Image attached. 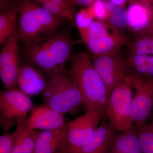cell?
I'll return each instance as SVG.
<instances>
[{
    "instance_id": "cell-1",
    "label": "cell",
    "mask_w": 153,
    "mask_h": 153,
    "mask_svg": "<svg viewBox=\"0 0 153 153\" xmlns=\"http://www.w3.org/2000/svg\"><path fill=\"white\" fill-rule=\"evenodd\" d=\"M80 43L74 38L70 26L64 25L51 36L23 45L22 52L30 64L49 75L67 69L66 63L74 47Z\"/></svg>"
},
{
    "instance_id": "cell-2",
    "label": "cell",
    "mask_w": 153,
    "mask_h": 153,
    "mask_svg": "<svg viewBox=\"0 0 153 153\" xmlns=\"http://www.w3.org/2000/svg\"><path fill=\"white\" fill-rule=\"evenodd\" d=\"M67 71L79 88L86 111L105 114L108 97L106 86L91 57L85 52L73 54Z\"/></svg>"
},
{
    "instance_id": "cell-3",
    "label": "cell",
    "mask_w": 153,
    "mask_h": 153,
    "mask_svg": "<svg viewBox=\"0 0 153 153\" xmlns=\"http://www.w3.org/2000/svg\"><path fill=\"white\" fill-rule=\"evenodd\" d=\"M17 4L20 19L18 38L23 45L55 34L67 22V19L51 13L34 1H22Z\"/></svg>"
},
{
    "instance_id": "cell-4",
    "label": "cell",
    "mask_w": 153,
    "mask_h": 153,
    "mask_svg": "<svg viewBox=\"0 0 153 153\" xmlns=\"http://www.w3.org/2000/svg\"><path fill=\"white\" fill-rule=\"evenodd\" d=\"M47 76V84L42 92L45 104L64 115L76 114L84 106L82 94L67 69Z\"/></svg>"
},
{
    "instance_id": "cell-5",
    "label": "cell",
    "mask_w": 153,
    "mask_h": 153,
    "mask_svg": "<svg viewBox=\"0 0 153 153\" xmlns=\"http://www.w3.org/2000/svg\"><path fill=\"white\" fill-rule=\"evenodd\" d=\"M133 80L127 73L110 94L105 115L111 126L117 131L125 132L134 127L131 116Z\"/></svg>"
},
{
    "instance_id": "cell-6",
    "label": "cell",
    "mask_w": 153,
    "mask_h": 153,
    "mask_svg": "<svg viewBox=\"0 0 153 153\" xmlns=\"http://www.w3.org/2000/svg\"><path fill=\"white\" fill-rule=\"evenodd\" d=\"M131 41L108 22L95 20L89 28L85 43L92 55H101L117 53Z\"/></svg>"
},
{
    "instance_id": "cell-7",
    "label": "cell",
    "mask_w": 153,
    "mask_h": 153,
    "mask_svg": "<svg viewBox=\"0 0 153 153\" xmlns=\"http://www.w3.org/2000/svg\"><path fill=\"white\" fill-rule=\"evenodd\" d=\"M33 108L29 96L19 89L5 90L0 93V126L4 133L15 125L23 122Z\"/></svg>"
},
{
    "instance_id": "cell-8",
    "label": "cell",
    "mask_w": 153,
    "mask_h": 153,
    "mask_svg": "<svg viewBox=\"0 0 153 153\" xmlns=\"http://www.w3.org/2000/svg\"><path fill=\"white\" fill-rule=\"evenodd\" d=\"M105 114L86 111L84 114L66 125L67 139L65 146L57 153H79L90 139Z\"/></svg>"
},
{
    "instance_id": "cell-9",
    "label": "cell",
    "mask_w": 153,
    "mask_h": 153,
    "mask_svg": "<svg viewBox=\"0 0 153 153\" xmlns=\"http://www.w3.org/2000/svg\"><path fill=\"white\" fill-rule=\"evenodd\" d=\"M131 72L136 90L132 100L131 116L135 127L147 124L153 106V79H145Z\"/></svg>"
},
{
    "instance_id": "cell-10",
    "label": "cell",
    "mask_w": 153,
    "mask_h": 153,
    "mask_svg": "<svg viewBox=\"0 0 153 153\" xmlns=\"http://www.w3.org/2000/svg\"><path fill=\"white\" fill-rule=\"evenodd\" d=\"M91 57L94 68L105 84L109 97L127 73L126 59L120 52L111 55H92Z\"/></svg>"
},
{
    "instance_id": "cell-11",
    "label": "cell",
    "mask_w": 153,
    "mask_h": 153,
    "mask_svg": "<svg viewBox=\"0 0 153 153\" xmlns=\"http://www.w3.org/2000/svg\"><path fill=\"white\" fill-rule=\"evenodd\" d=\"M17 30L0 52V77L7 90L18 89V75L20 68V51Z\"/></svg>"
},
{
    "instance_id": "cell-12",
    "label": "cell",
    "mask_w": 153,
    "mask_h": 153,
    "mask_svg": "<svg viewBox=\"0 0 153 153\" xmlns=\"http://www.w3.org/2000/svg\"><path fill=\"white\" fill-rule=\"evenodd\" d=\"M64 116L45 103L33 107L30 115L21 124L26 128L32 130L63 128L66 127Z\"/></svg>"
},
{
    "instance_id": "cell-13",
    "label": "cell",
    "mask_w": 153,
    "mask_h": 153,
    "mask_svg": "<svg viewBox=\"0 0 153 153\" xmlns=\"http://www.w3.org/2000/svg\"><path fill=\"white\" fill-rule=\"evenodd\" d=\"M127 13L128 27L137 36L145 32L153 20V7L149 1H129Z\"/></svg>"
},
{
    "instance_id": "cell-14",
    "label": "cell",
    "mask_w": 153,
    "mask_h": 153,
    "mask_svg": "<svg viewBox=\"0 0 153 153\" xmlns=\"http://www.w3.org/2000/svg\"><path fill=\"white\" fill-rule=\"evenodd\" d=\"M47 80V74L32 64L20 66L18 75V87L25 94L34 96L42 93Z\"/></svg>"
},
{
    "instance_id": "cell-15",
    "label": "cell",
    "mask_w": 153,
    "mask_h": 153,
    "mask_svg": "<svg viewBox=\"0 0 153 153\" xmlns=\"http://www.w3.org/2000/svg\"><path fill=\"white\" fill-rule=\"evenodd\" d=\"M117 131L107 122L104 116L93 135L79 153H109Z\"/></svg>"
},
{
    "instance_id": "cell-16",
    "label": "cell",
    "mask_w": 153,
    "mask_h": 153,
    "mask_svg": "<svg viewBox=\"0 0 153 153\" xmlns=\"http://www.w3.org/2000/svg\"><path fill=\"white\" fill-rule=\"evenodd\" d=\"M67 139V127L39 132L34 153H57Z\"/></svg>"
},
{
    "instance_id": "cell-17",
    "label": "cell",
    "mask_w": 153,
    "mask_h": 153,
    "mask_svg": "<svg viewBox=\"0 0 153 153\" xmlns=\"http://www.w3.org/2000/svg\"><path fill=\"white\" fill-rule=\"evenodd\" d=\"M109 153H143L135 128L115 137Z\"/></svg>"
},
{
    "instance_id": "cell-18",
    "label": "cell",
    "mask_w": 153,
    "mask_h": 153,
    "mask_svg": "<svg viewBox=\"0 0 153 153\" xmlns=\"http://www.w3.org/2000/svg\"><path fill=\"white\" fill-rule=\"evenodd\" d=\"M5 5L7 6L1 5L0 44L1 45L6 44L16 31V24L19 14L17 4Z\"/></svg>"
},
{
    "instance_id": "cell-19",
    "label": "cell",
    "mask_w": 153,
    "mask_h": 153,
    "mask_svg": "<svg viewBox=\"0 0 153 153\" xmlns=\"http://www.w3.org/2000/svg\"><path fill=\"white\" fill-rule=\"evenodd\" d=\"M16 130V137L11 153H34L40 131L26 128L21 123L17 125Z\"/></svg>"
},
{
    "instance_id": "cell-20",
    "label": "cell",
    "mask_w": 153,
    "mask_h": 153,
    "mask_svg": "<svg viewBox=\"0 0 153 153\" xmlns=\"http://www.w3.org/2000/svg\"><path fill=\"white\" fill-rule=\"evenodd\" d=\"M36 2L55 16L72 20L76 15V7L68 0H35Z\"/></svg>"
},
{
    "instance_id": "cell-21",
    "label": "cell",
    "mask_w": 153,
    "mask_h": 153,
    "mask_svg": "<svg viewBox=\"0 0 153 153\" xmlns=\"http://www.w3.org/2000/svg\"><path fill=\"white\" fill-rule=\"evenodd\" d=\"M105 4L110 13L108 23L119 30L128 28L127 10L114 5L110 1H105Z\"/></svg>"
},
{
    "instance_id": "cell-22",
    "label": "cell",
    "mask_w": 153,
    "mask_h": 153,
    "mask_svg": "<svg viewBox=\"0 0 153 153\" xmlns=\"http://www.w3.org/2000/svg\"><path fill=\"white\" fill-rule=\"evenodd\" d=\"M95 19L88 7L81 9L75 16V22L80 37L84 43L87 40L88 30Z\"/></svg>"
},
{
    "instance_id": "cell-23",
    "label": "cell",
    "mask_w": 153,
    "mask_h": 153,
    "mask_svg": "<svg viewBox=\"0 0 153 153\" xmlns=\"http://www.w3.org/2000/svg\"><path fill=\"white\" fill-rule=\"evenodd\" d=\"M143 153H153V127L146 124L139 127H135Z\"/></svg>"
},
{
    "instance_id": "cell-24",
    "label": "cell",
    "mask_w": 153,
    "mask_h": 153,
    "mask_svg": "<svg viewBox=\"0 0 153 153\" xmlns=\"http://www.w3.org/2000/svg\"><path fill=\"white\" fill-rule=\"evenodd\" d=\"M88 8L93 14L95 20L105 22L109 19L110 13L105 6V1H94Z\"/></svg>"
},
{
    "instance_id": "cell-25",
    "label": "cell",
    "mask_w": 153,
    "mask_h": 153,
    "mask_svg": "<svg viewBox=\"0 0 153 153\" xmlns=\"http://www.w3.org/2000/svg\"><path fill=\"white\" fill-rule=\"evenodd\" d=\"M16 130L13 132L4 133L0 137V153H11L16 137Z\"/></svg>"
},
{
    "instance_id": "cell-26",
    "label": "cell",
    "mask_w": 153,
    "mask_h": 153,
    "mask_svg": "<svg viewBox=\"0 0 153 153\" xmlns=\"http://www.w3.org/2000/svg\"><path fill=\"white\" fill-rule=\"evenodd\" d=\"M69 2L72 5L76 7L79 6L81 7H90L93 4L94 0H68Z\"/></svg>"
},
{
    "instance_id": "cell-27",
    "label": "cell",
    "mask_w": 153,
    "mask_h": 153,
    "mask_svg": "<svg viewBox=\"0 0 153 153\" xmlns=\"http://www.w3.org/2000/svg\"><path fill=\"white\" fill-rule=\"evenodd\" d=\"M129 1L126 0H110V1L115 6L124 8V7L126 5L127 3L129 2Z\"/></svg>"
},
{
    "instance_id": "cell-28",
    "label": "cell",
    "mask_w": 153,
    "mask_h": 153,
    "mask_svg": "<svg viewBox=\"0 0 153 153\" xmlns=\"http://www.w3.org/2000/svg\"><path fill=\"white\" fill-rule=\"evenodd\" d=\"M142 35L153 37V20L152 23H151L150 25L149 26L147 29L140 35Z\"/></svg>"
},
{
    "instance_id": "cell-29",
    "label": "cell",
    "mask_w": 153,
    "mask_h": 153,
    "mask_svg": "<svg viewBox=\"0 0 153 153\" xmlns=\"http://www.w3.org/2000/svg\"><path fill=\"white\" fill-rule=\"evenodd\" d=\"M149 2L150 3V4L152 5V6L153 7V1H149Z\"/></svg>"
},
{
    "instance_id": "cell-30",
    "label": "cell",
    "mask_w": 153,
    "mask_h": 153,
    "mask_svg": "<svg viewBox=\"0 0 153 153\" xmlns=\"http://www.w3.org/2000/svg\"><path fill=\"white\" fill-rule=\"evenodd\" d=\"M151 125H152V126L153 127V120L152 122V124H151Z\"/></svg>"
}]
</instances>
